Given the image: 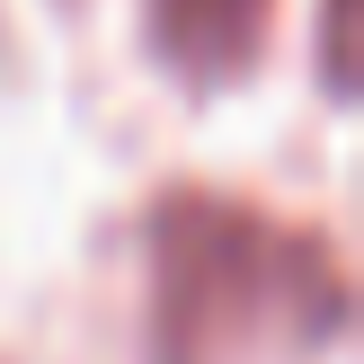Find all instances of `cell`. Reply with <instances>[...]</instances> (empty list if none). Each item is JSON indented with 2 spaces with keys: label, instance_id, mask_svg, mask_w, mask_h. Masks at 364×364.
Wrapping results in <instances>:
<instances>
[{
  "label": "cell",
  "instance_id": "6da1fadb",
  "mask_svg": "<svg viewBox=\"0 0 364 364\" xmlns=\"http://www.w3.org/2000/svg\"><path fill=\"white\" fill-rule=\"evenodd\" d=\"M249 27H258V0H169V45L196 53V63L240 53Z\"/></svg>",
  "mask_w": 364,
  "mask_h": 364
}]
</instances>
